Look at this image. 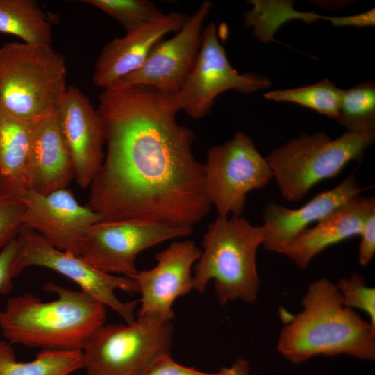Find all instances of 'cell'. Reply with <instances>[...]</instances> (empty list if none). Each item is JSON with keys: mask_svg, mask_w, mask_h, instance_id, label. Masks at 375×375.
I'll return each instance as SVG.
<instances>
[{"mask_svg": "<svg viewBox=\"0 0 375 375\" xmlns=\"http://www.w3.org/2000/svg\"><path fill=\"white\" fill-rule=\"evenodd\" d=\"M99 101L106 151L87 205L104 219L192 228L212 205L194 133L176 120L175 94L110 88Z\"/></svg>", "mask_w": 375, "mask_h": 375, "instance_id": "obj_1", "label": "cell"}, {"mask_svg": "<svg viewBox=\"0 0 375 375\" xmlns=\"http://www.w3.org/2000/svg\"><path fill=\"white\" fill-rule=\"evenodd\" d=\"M211 8L210 1L202 2L175 35L158 41L138 69L110 88L142 86L164 93L178 92L199 51L204 22Z\"/></svg>", "mask_w": 375, "mask_h": 375, "instance_id": "obj_12", "label": "cell"}, {"mask_svg": "<svg viewBox=\"0 0 375 375\" xmlns=\"http://www.w3.org/2000/svg\"><path fill=\"white\" fill-rule=\"evenodd\" d=\"M82 368V351L45 349L34 360L21 362L10 344L0 338V375H69Z\"/></svg>", "mask_w": 375, "mask_h": 375, "instance_id": "obj_22", "label": "cell"}, {"mask_svg": "<svg viewBox=\"0 0 375 375\" xmlns=\"http://www.w3.org/2000/svg\"><path fill=\"white\" fill-rule=\"evenodd\" d=\"M340 124L349 131H375V85L374 81L342 90L338 115Z\"/></svg>", "mask_w": 375, "mask_h": 375, "instance_id": "obj_23", "label": "cell"}, {"mask_svg": "<svg viewBox=\"0 0 375 375\" xmlns=\"http://www.w3.org/2000/svg\"><path fill=\"white\" fill-rule=\"evenodd\" d=\"M358 261L360 265H367L375 253V210L365 219L360 234Z\"/></svg>", "mask_w": 375, "mask_h": 375, "instance_id": "obj_30", "label": "cell"}, {"mask_svg": "<svg viewBox=\"0 0 375 375\" xmlns=\"http://www.w3.org/2000/svg\"><path fill=\"white\" fill-rule=\"evenodd\" d=\"M171 322L138 316L130 324L103 325L83 351L86 375H140L157 358L169 353Z\"/></svg>", "mask_w": 375, "mask_h": 375, "instance_id": "obj_7", "label": "cell"}, {"mask_svg": "<svg viewBox=\"0 0 375 375\" xmlns=\"http://www.w3.org/2000/svg\"><path fill=\"white\" fill-rule=\"evenodd\" d=\"M374 140L375 131H347L334 140L321 131L294 138L274 149L265 159L282 197L298 201L316 184L360 160Z\"/></svg>", "mask_w": 375, "mask_h": 375, "instance_id": "obj_6", "label": "cell"}, {"mask_svg": "<svg viewBox=\"0 0 375 375\" xmlns=\"http://www.w3.org/2000/svg\"><path fill=\"white\" fill-rule=\"evenodd\" d=\"M29 190L40 194L67 188L74 170L55 109L33 120Z\"/></svg>", "mask_w": 375, "mask_h": 375, "instance_id": "obj_19", "label": "cell"}, {"mask_svg": "<svg viewBox=\"0 0 375 375\" xmlns=\"http://www.w3.org/2000/svg\"><path fill=\"white\" fill-rule=\"evenodd\" d=\"M249 363L242 358L217 372H205L178 363L168 353L157 358L140 375H249Z\"/></svg>", "mask_w": 375, "mask_h": 375, "instance_id": "obj_27", "label": "cell"}, {"mask_svg": "<svg viewBox=\"0 0 375 375\" xmlns=\"http://www.w3.org/2000/svg\"><path fill=\"white\" fill-rule=\"evenodd\" d=\"M264 240L261 226L240 216H217L208 225L201 256L194 267V289L203 292L213 281L219 303H253L260 280L256 255Z\"/></svg>", "mask_w": 375, "mask_h": 375, "instance_id": "obj_4", "label": "cell"}, {"mask_svg": "<svg viewBox=\"0 0 375 375\" xmlns=\"http://www.w3.org/2000/svg\"><path fill=\"white\" fill-rule=\"evenodd\" d=\"M192 232V228L140 220L103 219L89 228L79 256L103 272L133 279L140 252Z\"/></svg>", "mask_w": 375, "mask_h": 375, "instance_id": "obj_11", "label": "cell"}, {"mask_svg": "<svg viewBox=\"0 0 375 375\" xmlns=\"http://www.w3.org/2000/svg\"><path fill=\"white\" fill-rule=\"evenodd\" d=\"M269 85L264 76L240 74L232 67L219 41L215 24L211 22L204 26L197 58L174 94L180 110L191 118L199 119L210 112L215 99L227 90L250 94Z\"/></svg>", "mask_w": 375, "mask_h": 375, "instance_id": "obj_10", "label": "cell"}, {"mask_svg": "<svg viewBox=\"0 0 375 375\" xmlns=\"http://www.w3.org/2000/svg\"><path fill=\"white\" fill-rule=\"evenodd\" d=\"M24 210L19 197L0 192V249L17 238L23 225Z\"/></svg>", "mask_w": 375, "mask_h": 375, "instance_id": "obj_28", "label": "cell"}, {"mask_svg": "<svg viewBox=\"0 0 375 375\" xmlns=\"http://www.w3.org/2000/svg\"><path fill=\"white\" fill-rule=\"evenodd\" d=\"M64 56L52 45L6 42L0 47V108L25 120L54 110L67 87Z\"/></svg>", "mask_w": 375, "mask_h": 375, "instance_id": "obj_5", "label": "cell"}, {"mask_svg": "<svg viewBox=\"0 0 375 375\" xmlns=\"http://www.w3.org/2000/svg\"><path fill=\"white\" fill-rule=\"evenodd\" d=\"M189 15L172 12L108 42L94 65L93 83L103 90L138 69L153 46L167 34L180 31Z\"/></svg>", "mask_w": 375, "mask_h": 375, "instance_id": "obj_16", "label": "cell"}, {"mask_svg": "<svg viewBox=\"0 0 375 375\" xmlns=\"http://www.w3.org/2000/svg\"><path fill=\"white\" fill-rule=\"evenodd\" d=\"M47 291L57 298L44 302L31 293L10 298L0 310V330L10 343L43 350L83 351L91 336L104 325L103 304L83 291L49 282Z\"/></svg>", "mask_w": 375, "mask_h": 375, "instance_id": "obj_3", "label": "cell"}, {"mask_svg": "<svg viewBox=\"0 0 375 375\" xmlns=\"http://www.w3.org/2000/svg\"><path fill=\"white\" fill-rule=\"evenodd\" d=\"M375 210L374 197L356 196L309 227L278 252L299 269L328 247L360 235L364 222Z\"/></svg>", "mask_w": 375, "mask_h": 375, "instance_id": "obj_18", "label": "cell"}, {"mask_svg": "<svg viewBox=\"0 0 375 375\" xmlns=\"http://www.w3.org/2000/svg\"><path fill=\"white\" fill-rule=\"evenodd\" d=\"M201 253L192 240L174 241L156 254L153 268L138 270L133 278L141 295L138 316L171 322L176 299L194 289L192 267Z\"/></svg>", "mask_w": 375, "mask_h": 375, "instance_id": "obj_14", "label": "cell"}, {"mask_svg": "<svg viewBox=\"0 0 375 375\" xmlns=\"http://www.w3.org/2000/svg\"><path fill=\"white\" fill-rule=\"evenodd\" d=\"M203 174L207 197L219 216H240L247 194L273 178L265 158L241 131L208 150Z\"/></svg>", "mask_w": 375, "mask_h": 375, "instance_id": "obj_8", "label": "cell"}, {"mask_svg": "<svg viewBox=\"0 0 375 375\" xmlns=\"http://www.w3.org/2000/svg\"><path fill=\"white\" fill-rule=\"evenodd\" d=\"M55 110L72 160L74 180L79 187L89 188L104 158V133L98 110L82 91L69 86Z\"/></svg>", "mask_w": 375, "mask_h": 375, "instance_id": "obj_15", "label": "cell"}, {"mask_svg": "<svg viewBox=\"0 0 375 375\" xmlns=\"http://www.w3.org/2000/svg\"><path fill=\"white\" fill-rule=\"evenodd\" d=\"M301 305L278 335L277 351L285 359L296 364L317 356L375 359V326L343 305L335 284L326 278L311 283Z\"/></svg>", "mask_w": 375, "mask_h": 375, "instance_id": "obj_2", "label": "cell"}, {"mask_svg": "<svg viewBox=\"0 0 375 375\" xmlns=\"http://www.w3.org/2000/svg\"><path fill=\"white\" fill-rule=\"evenodd\" d=\"M25 210L22 226L37 232L56 248L80 256L89 228L103 217L81 205L63 188L48 194L27 190L19 196Z\"/></svg>", "mask_w": 375, "mask_h": 375, "instance_id": "obj_13", "label": "cell"}, {"mask_svg": "<svg viewBox=\"0 0 375 375\" xmlns=\"http://www.w3.org/2000/svg\"><path fill=\"white\" fill-rule=\"evenodd\" d=\"M17 251V238L11 240L0 251V294H8L12 290V281L16 277L15 268Z\"/></svg>", "mask_w": 375, "mask_h": 375, "instance_id": "obj_29", "label": "cell"}, {"mask_svg": "<svg viewBox=\"0 0 375 375\" xmlns=\"http://www.w3.org/2000/svg\"><path fill=\"white\" fill-rule=\"evenodd\" d=\"M106 13L118 22L126 32L156 20L163 13L156 5L148 0H83Z\"/></svg>", "mask_w": 375, "mask_h": 375, "instance_id": "obj_25", "label": "cell"}, {"mask_svg": "<svg viewBox=\"0 0 375 375\" xmlns=\"http://www.w3.org/2000/svg\"><path fill=\"white\" fill-rule=\"evenodd\" d=\"M0 33L30 44L52 45L51 24L34 0H0Z\"/></svg>", "mask_w": 375, "mask_h": 375, "instance_id": "obj_21", "label": "cell"}, {"mask_svg": "<svg viewBox=\"0 0 375 375\" xmlns=\"http://www.w3.org/2000/svg\"><path fill=\"white\" fill-rule=\"evenodd\" d=\"M32 122L0 108V192L21 196L29 190Z\"/></svg>", "mask_w": 375, "mask_h": 375, "instance_id": "obj_20", "label": "cell"}, {"mask_svg": "<svg viewBox=\"0 0 375 375\" xmlns=\"http://www.w3.org/2000/svg\"><path fill=\"white\" fill-rule=\"evenodd\" d=\"M362 190L354 176L351 174L335 188L321 192L299 208H288L274 201L267 203L261 226L263 247L278 253L309 226L359 195Z\"/></svg>", "mask_w": 375, "mask_h": 375, "instance_id": "obj_17", "label": "cell"}, {"mask_svg": "<svg viewBox=\"0 0 375 375\" xmlns=\"http://www.w3.org/2000/svg\"><path fill=\"white\" fill-rule=\"evenodd\" d=\"M342 90L324 79L309 86L274 90L265 94L267 99L295 103L336 119Z\"/></svg>", "mask_w": 375, "mask_h": 375, "instance_id": "obj_24", "label": "cell"}, {"mask_svg": "<svg viewBox=\"0 0 375 375\" xmlns=\"http://www.w3.org/2000/svg\"><path fill=\"white\" fill-rule=\"evenodd\" d=\"M18 251L15 273L18 276L28 267L38 266L53 270L69 278L81 290L115 311L126 324L135 320L138 301L124 302L117 290L139 294L136 282L125 276L103 272L80 256L60 250L35 231L22 227L17 236Z\"/></svg>", "mask_w": 375, "mask_h": 375, "instance_id": "obj_9", "label": "cell"}, {"mask_svg": "<svg viewBox=\"0 0 375 375\" xmlns=\"http://www.w3.org/2000/svg\"><path fill=\"white\" fill-rule=\"evenodd\" d=\"M335 285L343 305L365 312L369 322L375 326V288L367 285L363 276L358 273L340 279Z\"/></svg>", "mask_w": 375, "mask_h": 375, "instance_id": "obj_26", "label": "cell"}]
</instances>
